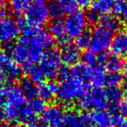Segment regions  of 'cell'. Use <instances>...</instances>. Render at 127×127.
<instances>
[{
  "label": "cell",
  "instance_id": "6da1fadb",
  "mask_svg": "<svg viewBox=\"0 0 127 127\" xmlns=\"http://www.w3.org/2000/svg\"><path fill=\"white\" fill-rule=\"evenodd\" d=\"M53 39L42 28H27L11 47V57L18 65L27 70L36 65L42 54L51 49Z\"/></svg>",
  "mask_w": 127,
  "mask_h": 127
},
{
  "label": "cell",
  "instance_id": "7a4b0ae2",
  "mask_svg": "<svg viewBox=\"0 0 127 127\" xmlns=\"http://www.w3.org/2000/svg\"><path fill=\"white\" fill-rule=\"evenodd\" d=\"M25 97L19 86L9 85L0 88V118L5 122H17Z\"/></svg>",
  "mask_w": 127,
  "mask_h": 127
},
{
  "label": "cell",
  "instance_id": "3957f363",
  "mask_svg": "<svg viewBox=\"0 0 127 127\" xmlns=\"http://www.w3.org/2000/svg\"><path fill=\"white\" fill-rule=\"evenodd\" d=\"M90 89L87 83L80 81L75 78H71L62 81L58 85L57 97L63 104L69 105L78 101L79 97Z\"/></svg>",
  "mask_w": 127,
  "mask_h": 127
},
{
  "label": "cell",
  "instance_id": "277c9868",
  "mask_svg": "<svg viewBox=\"0 0 127 127\" xmlns=\"http://www.w3.org/2000/svg\"><path fill=\"white\" fill-rule=\"evenodd\" d=\"M49 13L46 0H32L25 12L24 20L31 28H40L47 23Z\"/></svg>",
  "mask_w": 127,
  "mask_h": 127
},
{
  "label": "cell",
  "instance_id": "5b68a950",
  "mask_svg": "<svg viewBox=\"0 0 127 127\" xmlns=\"http://www.w3.org/2000/svg\"><path fill=\"white\" fill-rule=\"evenodd\" d=\"M78 106L83 111L106 110L108 103L104 95V90L94 87L85 92L78 100Z\"/></svg>",
  "mask_w": 127,
  "mask_h": 127
},
{
  "label": "cell",
  "instance_id": "8992f818",
  "mask_svg": "<svg viewBox=\"0 0 127 127\" xmlns=\"http://www.w3.org/2000/svg\"><path fill=\"white\" fill-rule=\"evenodd\" d=\"M114 32L102 25H97L91 33L90 51L95 54H104L111 46V43L114 37Z\"/></svg>",
  "mask_w": 127,
  "mask_h": 127
},
{
  "label": "cell",
  "instance_id": "52a82bcc",
  "mask_svg": "<svg viewBox=\"0 0 127 127\" xmlns=\"http://www.w3.org/2000/svg\"><path fill=\"white\" fill-rule=\"evenodd\" d=\"M39 66L45 78H55L62 67V61L60 54L55 49H49L45 51L41 56L38 61Z\"/></svg>",
  "mask_w": 127,
  "mask_h": 127
},
{
  "label": "cell",
  "instance_id": "ba28073f",
  "mask_svg": "<svg viewBox=\"0 0 127 127\" xmlns=\"http://www.w3.org/2000/svg\"><path fill=\"white\" fill-rule=\"evenodd\" d=\"M63 23L70 39H76L81 34L85 32L88 25L85 14L82 11H78V10L68 15Z\"/></svg>",
  "mask_w": 127,
  "mask_h": 127
},
{
  "label": "cell",
  "instance_id": "9c48e42d",
  "mask_svg": "<svg viewBox=\"0 0 127 127\" xmlns=\"http://www.w3.org/2000/svg\"><path fill=\"white\" fill-rule=\"evenodd\" d=\"M18 20L11 17H4L0 19V44L4 45L11 44L20 34Z\"/></svg>",
  "mask_w": 127,
  "mask_h": 127
},
{
  "label": "cell",
  "instance_id": "30bf717a",
  "mask_svg": "<svg viewBox=\"0 0 127 127\" xmlns=\"http://www.w3.org/2000/svg\"><path fill=\"white\" fill-rule=\"evenodd\" d=\"M66 111L58 104L47 106L43 112L41 122L44 127H62Z\"/></svg>",
  "mask_w": 127,
  "mask_h": 127
},
{
  "label": "cell",
  "instance_id": "8fae6325",
  "mask_svg": "<svg viewBox=\"0 0 127 127\" xmlns=\"http://www.w3.org/2000/svg\"><path fill=\"white\" fill-rule=\"evenodd\" d=\"M0 66L5 71L9 80H16L21 76V68L7 52L0 51Z\"/></svg>",
  "mask_w": 127,
  "mask_h": 127
},
{
  "label": "cell",
  "instance_id": "7c38bea8",
  "mask_svg": "<svg viewBox=\"0 0 127 127\" xmlns=\"http://www.w3.org/2000/svg\"><path fill=\"white\" fill-rule=\"evenodd\" d=\"M61 61L66 66L75 65L79 62L81 58V52L80 50L75 44H67L62 47L59 52Z\"/></svg>",
  "mask_w": 127,
  "mask_h": 127
},
{
  "label": "cell",
  "instance_id": "4fadbf2b",
  "mask_svg": "<svg viewBox=\"0 0 127 127\" xmlns=\"http://www.w3.org/2000/svg\"><path fill=\"white\" fill-rule=\"evenodd\" d=\"M111 51L113 55L118 57L127 56V33L119 32L115 34L111 43Z\"/></svg>",
  "mask_w": 127,
  "mask_h": 127
},
{
  "label": "cell",
  "instance_id": "5bb4252c",
  "mask_svg": "<svg viewBox=\"0 0 127 127\" xmlns=\"http://www.w3.org/2000/svg\"><path fill=\"white\" fill-rule=\"evenodd\" d=\"M91 118L96 127H113L114 115L111 111L99 110L90 113Z\"/></svg>",
  "mask_w": 127,
  "mask_h": 127
},
{
  "label": "cell",
  "instance_id": "9a60e30c",
  "mask_svg": "<svg viewBox=\"0 0 127 127\" xmlns=\"http://www.w3.org/2000/svg\"><path fill=\"white\" fill-rule=\"evenodd\" d=\"M50 34L52 37L53 41H56L61 45H65L69 42V37L65 32L64 26V23L60 20L54 21L50 26Z\"/></svg>",
  "mask_w": 127,
  "mask_h": 127
},
{
  "label": "cell",
  "instance_id": "2e32d148",
  "mask_svg": "<svg viewBox=\"0 0 127 127\" xmlns=\"http://www.w3.org/2000/svg\"><path fill=\"white\" fill-rule=\"evenodd\" d=\"M58 85L54 82H44L37 86V96L45 102L52 100L57 96Z\"/></svg>",
  "mask_w": 127,
  "mask_h": 127
},
{
  "label": "cell",
  "instance_id": "e0dca14e",
  "mask_svg": "<svg viewBox=\"0 0 127 127\" xmlns=\"http://www.w3.org/2000/svg\"><path fill=\"white\" fill-rule=\"evenodd\" d=\"M71 74L72 77L84 83H87L91 81L92 75V69L88 64L83 63H78L73 65L71 69Z\"/></svg>",
  "mask_w": 127,
  "mask_h": 127
},
{
  "label": "cell",
  "instance_id": "ac0fdd59",
  "mask_svg": "<svg viewBox=\"0 0 127 127\" xmlns=\"http://www.w3.org/2000/svg\"><path fill=\"white\" fill-rule=\"evenodd\" d=\"M106 100L108 105L111 107H115L122 101L124 97V92L119 87H107L104 90Z\"/></svg>",
  "mask_w": 127,
  "mask_h": 127
},
{
  "label": "cell",
  "instance_id": "d6986e66",
  "mask_svg": "<svg viewBox=\"0 0 127 127\" xmlns=\"http://www.w3.org/2000/svg\"><path fill=\"white\" fill-rule=\"evenodd\" d=\"M117 0H93L92 10L95 11L99 15L110 14L113 10L115 3Z\"/></svg>",
  "mask_w": 127,
  "mask_h": 127
},
{
  "label": "cell",
  "instance_id": "ffe728a7",
  "mask_svg": "<svg viewBox=\"0 0 127 127\" xmlns=\"http://www.w3.org/2000/svg\"><path fill=\"white\" fill-rule=\"evenodd\" d=\"M92 75L91 81L92 82L95 87L100 88L104 85V81H105L106 72L104 64H97L96 66L92 67Z\"/></svg>",
  "mask_w": 127,
  "mask_h": 127
},
{
  "label": "cell",
  "instance_id": "44dd1931",
  "mask_svg": "<svg viewBox=\"0 0 127 127\" xmlns=\"http://www.w3.org/2000/svg\"><path fill=\"white\" fill-rule=\"evenodd\" d=\"M19 88L25 98H29L31 100L37 96V86L29 78L22 80Z\"/></svg>",
  "mask_w": 127,
  "mask_h": 127
},
{
  "label": "cell",
  "instance_id": "7402d4cb",
  "mask_svg": "<svg viewBox=\"0 0 127 127\" xmlns=\"http://www.w3.org/2000/svg\"><path fill=\"white\" fill-rule=\"evenodd\" d=\"M104 67L108 70L109 72L119 73V71L124 67V62L120 57L113 54L110 55V56H106Z\"/></svg>",
  "mask_w": 127,
  "mask_h": 127
},
{
  "label": "cell",
  "instance_id": "603a6c76",
  "mask_svg": "<svg viewBox=\"0 0 127 127\" xmlns=\"http://www.w3.org/2000/svg\"><path fill=\"white\" fill-rule=\"evenodd\" d=\"M99 25H102V26L105 27V28L111 30L113 32H116L117 30H118L121 25L120 21L116 16L111 14H105L100 16L99 18Z\"/></svg>",
  "mask_w": 127,
  "mask_h": 127
},
{
  "label": "cell",
  "instance_id": "cb8c5ba5",
  "mask_svg": "<svg viewBox=\"0 0 127 127\" xmlns=\"http://www.w3.org/2000/svg\"><path fill=\"white\" fill-rule=\"evenodd\" d=\"M32 2V0H8L11 11L18 16L25 12Z\"/></svg>",
  "mask_w": 127,
  "mask_h": 127
},
{
  "label": "cell",
  "instance_id": "d4e9b609",
  "mask_svg": "<svg viewBox=\"0 0 127 127\" xmlns=\"http://www.w3.org/2000/svg\"><path fill=\"white\" fill-rule=\"evenodd\" d=\"M35 121H37V115L34 114L33 111L28 106V104H25L20 111L17 122H19L22 125L23 124L28 125V124H31Z\"/></svg>",
  "mask_w": 127,
  "mask_h": 127
},
{
  "label": "cell",
  "instance_id": "484cf974",
  "mask_svg": "<svg viewBox=\"0 0 127 127\" xmlns=\"http://www.w3.org/2000/svg\"><path fill=\"white\" fill-rule=\"evenodd\" d=\"M48 8V13H49V18H51L55 21L60 20V18L64 16V11L60 6L58 1L52 0L49 4H47Z\"/></svg>",
  "mask_w": 127,
  "mask_h": 127
},
{
  "label": "cell",
  "instance_id": "4316f807",
  "mask_svg": "<svg viewBox=\"0 0 127 127\" xmlns=\"http://www.w3.org/2000/svg\"><path fill=\"white\" fill-rule=\"evenodd\" d=\"M27 72V74L29 75V78L33 82L34 84H40L44 83L45 80V76L43 73V71H41V69L38 66H32V67L28 68L27 70H25Z\"/></svg>",
  "mask_w": 127,
  "mask_h": 127
},
{
  "label": "cell",
  "instance_id": "83f0119b",
  "mask_svg": "<svg viewBox=\"0 0 127 127\" xmlns=\"http://www.w3.org/2000/svg\"><path fill=\"white\" fill-rule=\"evenodd\" d=\"M27 104L35 115L43 114V112L47 108V104H46L45 101L39 98V97H35V98L31 99L30 102Z\"/></svg>",
  "mask_w": 127,
  "mask_h": 127
},
{
  "label": "cell",
  "instance_id": "f1b7e54d",
  "mask_svg": "<svg viewBox=\"0 0 127 127\" xmlns=\"http://www.w3.org/2000/svg\"><path fill=\"white\" fill-rule=\"evenodd\" d=\"M62 127H80V114L66 111Z\"/></svg>",
  "mask_w": 127,
  "mask_h": 127
},
{
  "label": "cell",
  "instance_id": "f546056e",
  "mask_svg": "<svg viewBox=\"0 0 127 127\" xmlns=\"http://www.w3.org/2000/svg\"><path fill=\"white\" fill-rule=\"evenodd\" d=\"M123 82V78L121 74L118 72H109L106 73L104 85L107 87H118V85Z\"/></svg>",
  "mask_w": 127,
  "mask_h": 127
},
{
  "label": "cell",
  "instance_id": "4dcf8cb0",
  "mask_svg": "<svg viewBox=\"0 0 127 127\" xmlns=\"http://www.w3.org/2000/svg\"><path fill=\"white\" fill-rule=\"evenodd\" d=\"M58 1L64 13H67L69 15L78 11V5L74 2V0H58Z\"/></svg>",
  "mask_w": 127,
  "mask_h": 127
},
{
  "label": "cell",
  "instance_id": "1f68e13d",
  "mask_svg": "<svg viewBox=\"0 0 127 127\" xmlns=\"http://www.w3.org/2000/svg\"><path fill=\"white\" fill-rule=\"evenodd\" d=\"M91 44V33L89 32H84L83 34L76 38V44L75 45L79 50H85L89 48Z\"/></svg>",
  "mask_w": 127,
  "mask_h": 127
},
{
  "label": "cell",
  "instance_id": "d6a6232c",
  "mask_svg": "<svg viewBox=\"0 0 127 127\" xmlns=\"http://www.w3.org/2000/svg\"><path fill=\"white\" fill-rule=\"evenodd\" d=\"M58 77L59 78V79L62 81H64V80H67L69 78H72V74H71V69H70L69 66H62L61 69H60L59 72H58Z\"/></svg>",
  "mask_w": 127,
  "mask_h": 127
},
{
  "label": "cell",
  "instance_id": "836d02e7",
  "mask_svg": "<svg viewBox=\"0 0 127 127\" xmlns=\"http://www.w3.org/2000/svg\"><path fill=\"white\" fill-rule=\"evenodd\" d=\"M85 17H86L87 23L91 24V25H95V24H97V22H98L99 18H100V15L96 12L95 11H93L92 9L90 10V11L85 14Z\"/></svg>",
  "mask_w": 127,
  "mask_h": 127
},
{
  "label": "cell",
  "instance_id": "e575fe53",
  "mask_svg": "<svg viewBox=\"0 0 127 127\" xmlns=\"http://www.w3.org/2000/svg\"><path fill=\"white\" fill-rule=\"evenodd\" d=\"M125 0H117L114 6H113L112 11L115 14L122 16V14L124 12V10H125Z\"/></svg>",
  "mask_w": 127,
  "mask_h": 127
},
{
  "label": "cell",
  "instance_id": "d590c367",
  "mask_svg": "<svg viewBox=\"0 0 127 127\" xmlns=\"http://www.w3.org/2000/svg\"><path fill=\"white\" fill-rule=\"evenodd\" d=\"M118 110L120 115L127 118V97L122 99L121 102L118 104Z\"/></svg>",
  "mask_w": 127,
  "mask_h": 127
},
{
  "label": "cell",
  "instance_id": "8d00e7d4",
  "mask_svg": "<svg viewBox=\"0 0 127 127\" xmlns=\"http://www.w3.org/2000/svg\"><path fill=\"white\" fill-rule=\"evenodd\" d=\"M7 80H9V78H8L5 71L0 66V88L4 86V85L5 84V82H7Z\"/></svg>",
  "mask_w": 127,
  "mask_h": 127
},
{
  "label": "cell",
  "instance_id": "74e56055",
  "mask_svg": "<svg viewBox=\"0 0 127 127\" xmlns=\"http://www.w3.org/2000/svg\"><path fill=\"white\" fill-rule=\"evenodd\" d=\"M74 2L78 6L83 8H86L92 3V0H74Z\"/></svg>",
  "mask_w": 127,
  "mask_h": 127
},
{
  "label": "cell",
  "instance_id": "f35d334b",
  "mask_svg": "<svg viewBox=\"0 0 127 127\" xmlns=\"http://www.w3.org/2000/svg\"><path fill=\"white\" fill-rule=\"evenodd\" d=\"M4 6H5L4 0H0V14L1 15H4Z\"/></svg>",
  "mask_w": 127,
  "mask_h": 127
},
{
  "label": "cell",
  "instance_id": "ab89813d",
  "mask_svg": "<svg viewBox=\"0 0 127 127\" xmlns=\"http://www.w3.org/2000/svg\"><path fill=\"white\" fill-rule=\"evenodd\" d=\"M122 17H123L124 20L127 23V0L125 1V10H124V12H123V14H122Z\"/></svg>",
  "mask_w": 127,
  "mask_h": 127
},
{
  "label": "cell",
  "instance_id": "60d3db41",
  "mask_svg": "<svg viewBox=\"0 0 127 127\" xmlns=\"http://www.w3.org/2000/svg\"><path fill=\"white\" fill-rule=\"evenodd\" d=\"M123 92L127 94V78H125L123 82Z\"/></svg>",
  "mask_w": 127,
  "mask_h": 127
},
{
  "label": "cell",
  "instance_id": "b9f144b4",
  "mask_svg": "<svg viewBox=\"0 0 127 127\" xmlns=\"http://www.w3.org/2000/svg\"><path fill=\"white\" fill-rule=\"evenodd\" d=\"M0 127H11L8 122L5 121H1L0 122Z\"/></svg>",
  "mask_w": 127,
  "mask_h": 127
},
{
  "label": "cell",
  "instance_id": "7bdbcfd3",
  "mask_svg": "<svg viewBox=\"0 0 127 127\" xmlns=\"http://www.w3.org/2000/svg\"><path fill=\"white\" fill-rule=\"evenodd\" d=\"M124 71H125V78H127V59L125 61V63H124Z\"/></svg>",
  "mask_w": 127,
  "mask_h": 127
},
{
  "label": "cell",
  "instance_id": "ee69618b",
  "mask_svg": "<svg viewBox=\"0 0 127 127\" xmlns=\"http://www.w3.org/2000/svg\"><path fill=\"white\" fill-rule=\"evenodd\" d=\"M122 127H127V118H125V121H124Z\"/></svg>",
  "mask_w": 127,
  "mask_h": 127
},
{
  "label": "cell",
  "instance_id": "f6af8a7d",
  "mask_svg": "<svg viewBox=\"0 0 127 127\" xmlns=\"http://www.w3.org/2000/svg\"><path fill=\"white\" fill-rule=\"evenodd\" d=\"M14 127H27V126H26V125H21V124H20V125H15Z\"/></svg>",
  "mask_w": 127,
  "mask_h": 127
},
{
  "label": "cell",
  "instance_id": "bcb514c9",
  "mask_svg": "<svg viewBox=\"0 0 127 127\" xmlns=\"http://www.w3.org/2000/svg\"><path fill=\"white\" fill-rule=\"evenodd\" d=\"M3 16V15H1V14H0V19H1V17H2Z\"/></svg>",
  "mask_w": 127,
  "mask_h": 127
},
{
  "label": "cell",
  "instance_id": "7dc6e473",
  "mask_svg": "<svg viewBox=\"0 0 127 127\" xmlns=\"http://www.w3.org/2000/svg\"><path fill=\"white\" fill-rule=\"evenodd\" d=\"M126 33H127V29H126Z\"/></svg>",
  "mask_w": 127,
  "mask_h": 127
}]
</instances>
